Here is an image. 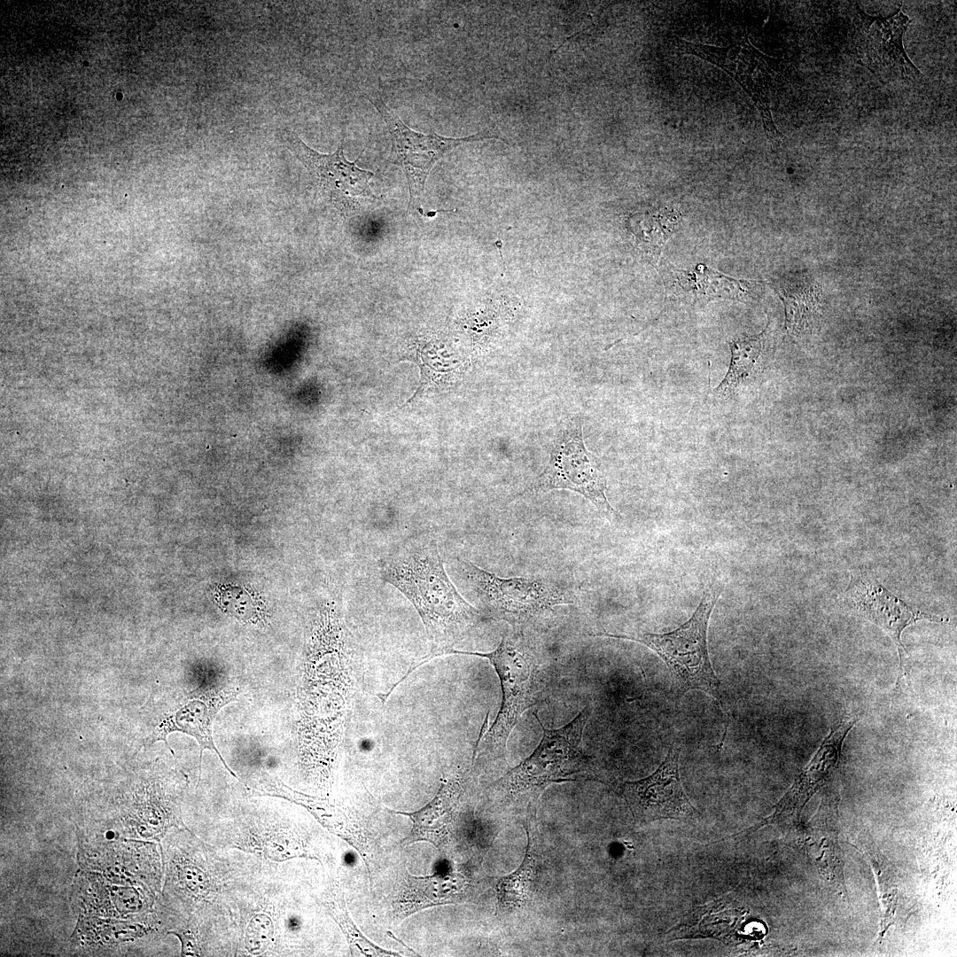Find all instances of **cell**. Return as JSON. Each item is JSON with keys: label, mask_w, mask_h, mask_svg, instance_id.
Wrapping results in <instances>:
<instances>
[{"label": "cell", "mask_w": 957, "mask_h": 957, "mask_svg": "<svg viewBox=\"0 0 957 957\" xmlns=\"http://www.w3.org/2000/svg\"><path fill=\"white\" fill-rule=\"evenodd\" d=\"M378 565L382 580L397 588L421 618L431 643L427 659L453 654L460 642L489 619L458 593L433 538L412 539Z\"/></svg>", "instance_id": "cell-1"}, {"label": "cell", "mask_w": 957, "mask_h": 957, "mask_svg": "<svg viewBox=\"0 0 957 957\" xmlns=\"http://www.w3.org/2000/svg\"><path fill=\"white\" fill-rule=\"evenodd\" d=\"M590 714L585 707L569 723L559 728L544 727L542 737L533 753L492 783L496 798L525 812L536 811L539 798L549 785L568 782L601 781L595 759L582 748V736Z\"/></svg>", "instance_id": "cell-2"}, {"label": "cell", "mask_w": 957, "mask_h": 957, "mask_svg": "<svg viewBox=\"0 0 957 957\" xmlns=\"http://www.w3.org/2000/svg\"><path fill=\"white\" fill-rule=\"evenodd\" d=\"M454 654L487 658L498 674L502 692L496 719L478 739L472 761L485 754H504L507 741L522 714L541 702L542 679L538 654L515 629L504 634L493 651L456 650Z\"/></svg>", "instance_id": "cell-3"}, {"label": "cell", "mask_w": 957, "mask_h": 957, "mask_svg": "<svg viewBox=\"0 0 957 957\" xmlns=\"http://www.w3.org/2000/svg\"><path fill=\"white\" fill-rule=\"evenodd\" d=\"M721 590L706 587L692 616L678 628L664 634H594L632 641L653 650L668 667L677 695L700 690L721 702L722 692L709 657L707 630Z\"/></svg>", "instance_id": "cell-4"}, {"label": "cell", "mask_w": 957, "mask_h": 957, "mask_svg": "<svg viewBox=\"0 0 957 957\" xmlns=\"http://www.w3.org/2000/svg\"><path fill=\"white\" fill-rule=\"evenodd\" d=\"M607 481L600 459L584 442L580 418L565 422L556 434L544 470L518 495L565 489L581 494L608 518L619 513L606 497Z\"/></svg>", "instance_id": "cell-5"}, {"label": "cell", "mask_w": 957, "mask_h": 957, "mask_svg": "<svg viewBox=\"0 0 957 957\" xmlns=\"http://www.w3.org/2000/svg\"><path fill=\"white\" fill-rule=\"evenodd\" d=\"M462 572L485 606V614L512 626L539 617L554 607L574 603L568 590L550 581L523 577L502 578L458 559Z\"/></svg>", "instance_id": "cell-6"}, {"label": "cell", "mask_w": 957, "mask_h": 957, "mask_svg": "<svg viewBox=\"0 0 957 957\" xmlns=\"http://www.w3.org/2000/svg\"><path fill=\"white\" fill-rule=\"evenodd\" d=\"M675 43L681 52L704 59L729 74L758 109L766 139L773 144L780 143L782 135L774 122L769 99L774 77L770 66L773 58L752 46L747 35L724 47L691 43L677 36Z\"/></svg>", "instance_id": "cell-7"}, {"label": "cell", "mask_w": 957, "mask_h": 957, "mask_svg": "<svg viewBox=\"0 0 957 957\" xmlns=\"http://www.w3.org/2000/svg\"><path fill=\"white\" fill-rule=\"evenodd\" d=\"M382 117L392 140L389 161L403 170L408 183L410 203L424 193L425 181L433 165L448 151L464 143L499 139L489 131L464 137H447L435 132L423 134L408 128L384 101L380 92L368 96Z\"/></svg>", "instance_id": "cell-8"}, {"label": "cell", "mask_w": 957, "mask_h": 957, "mask_svg": "<svg viewBox=\"0 0 957 957\" xmlns=\"http://www.w3.org/2000/svg\"><path fill=\"white\" fill-rule=\"evenodd\" d=\"M277 139L305 167L316 191L332 206L347 214L361 198L373 197L370 180L374 173L348 161L340 146L331 154L321 153L305 144L289 128L276 133Z\"/></svg>", "instance_id": "cell-9"}, {"label": "cell", "mask_w": 957, "mask_h": 957, "mask_svg": "<svg viewBox=\"0 0 957 957\" xmlns=\"http://www.w3.org/2000/svg\"><path fill=\"white\" fill-rule=\"evenodd\" d=\"M619 791L637 824L660 819L689 821L698 814L682 787L679 751L674 745L652 774L622 782Z\"/></svg>", "instance_id": "cell-10"}, {"label": "cell", "mask_w": 957, "mask_h": 957, "mask_svg": "<svg viewBox=\"0 0 957 957\" xmlns=\"http://www.w3.org/2000/svg\"><path fill=\"white\" fill-rule=\"evenodd\" d=\"M858 720L852 719L840 723L821 742L810 762L775 805L773 813L759 823L747 829L753 832L766 825L797 826L810 798L827 782L837 768L844 739Z\"/></svg>", "instance_id": "cell-11"}, {"label": "cell", "mask_w": 957, "mask_h": 957, "mask_svg": "<svg viewBox=\"0 0 957 957\" xmlns=\"http://www.w3.org/2000/svg\"><path fill=\"white\" fill-rule=\"evenodd\" d=\"M858 48L870 69L903 80H915L920 71L907 57L903 36L910 24L901 6L888 17L871 16L859 9Z\"/></svg>", "instance_id": "cell-12"}, {"label": "cell", "mask_w": 957, "mask_h": 957, "mask_svg": "<svg viewBox=\"0 0 957 957\" xmlns=\"http://www.w3.org/2000/svg\"><path fill=\"white\" fill-rule=\"evenodd\" d=\"M474 884L460 865L444 861L432 875L416 876L405 872L392 902L396 922L435 906L470 901Z\"/></svg>", "instance_id": "cell-13"}, {"label": "cell", "mask_w": 957, "mask_h": 957, "mask_svg": "<svg viewBox=\"0 0 957 957\" xmlns=\"http://www.w3.org/2000/svg\"><path fill=\"white\" fill-rule=\"evenodd\" d=\"M849 595L853 608L891 636L897 646L902 669L905 655L907 654L901 641L903 630L921 619L947 621L945 619L911 608L876 580L860 579L852 582Z\"/></svg>", "instance_id": "cell-14"}, {"label": "cell", "mask_w": 957, "mask_h": 957, "mask_svg": "<svg viewBox=\"0 0 957 957\" xmlns=\"http://www.w3.org/2000/svg\"><path fill=\"white\" fill-rule=\"evenodd\" d=\"M838 794L823 796L805 829V848L820 875L843 898L848 899L844 860L838 844Z\"/></svg>", "instance_id": "cell-15"}, {"label": "cell", "mask_w": 957, "mask_h": 957, "mask_svg": "<svg viewBox=\"0 0 957 957\" xmlns=\"http://www.w3.org/2000/svg\"><path fill=\"white\" fill-rule=\"evenodd\" d=\"M237 694L234 689L193 692L164 719L156 732L157 739L166 741L167 734L174 731L186 733L198 741L200 745L201 758L206 749L214 751L226 769L236 776L226 765L214 743L212 725L219 710L233 701Z\"/></svg>", "instance_id": "cell-16"}, {"label": "cell", "mask_w": 957, "mask_h": 957, "mask_svg": "<svg viewBox=\"0 0 957 957\" xmlns=\"http://www.w3.org/2000/svg\"><path fill=\"white\" fill-rule=\"evenodd\" d=\"M465 773L457 771L442 778L437 795L423 808L414 813L394 812L408 816L412 829L402 844L424 841L443 850L448 843L454 817L465 791Z\"/></svg>", "instance_id": "cell-17"}, {"label": "cell", "mask_w": 957, "mask_h": 957, "mask_svg": "<svg viewBox=\"0 0 957 957\" xmlns=\"http://www.w3.org/2000/svg\"><path fill=\"white\" fill-rule=\"evenodd\" d=\"M536 811L526 813L525 824L527 846L525 854L518 868L509 875L495 878L497 909L502 914H510L525 909L535 898L539 885L540 860L534 825L532 815Z\"/></svg>", "instance_id": "cell-18"}, {"label": "cell", "mask_w": 957, "mask_h": 957, "mask_svg": "<svg viewBox=\"0 0 957 957\" xmlns=\"http://www.w3.org/2000/svg\"><path fill=\"white\" fill-rule=\"evenodd\" d=\"M869 862L875 877L881 908L880 937L883 938L895 919L899 878L891 862L880 852L867 829L857 836L855 843L850 842Z\"/></svg>", "instance_id": "cell-19"}, {"label": "cell", "mask_w": 957, "mask_h": 957, "mask_svg": "<svg viewBox=\"0 0 957 957\" xmlns=\"http://www.w3.org/2000/svg\"><path fill=\"white\" fill-rule=\"evenodd\" d=\"M765 332L754 336L734 338L728 342L731 360L728 370L714 393L723 399L732 398L742 385L745 384L760 370V358L764 352Z\"/></svg>", "instance_id": "cell-20"}, {"label": "cell", "mask_w": 957, "mask_h": 957, "mask_svg": "<svg viewBox=\"0 0 957 957\" xmlns=\"http://www.w3.org/2000/svg\"><path fill=\"white\" fill-rule=\"evenodd\" d=\"M681 214L674 209L665 208L657 214H634L630 219L632 233L643 244L644 249L660 253L664 243L673 231Z\"/></svg>", "instance_id": "cell-21"}]
</instances>
